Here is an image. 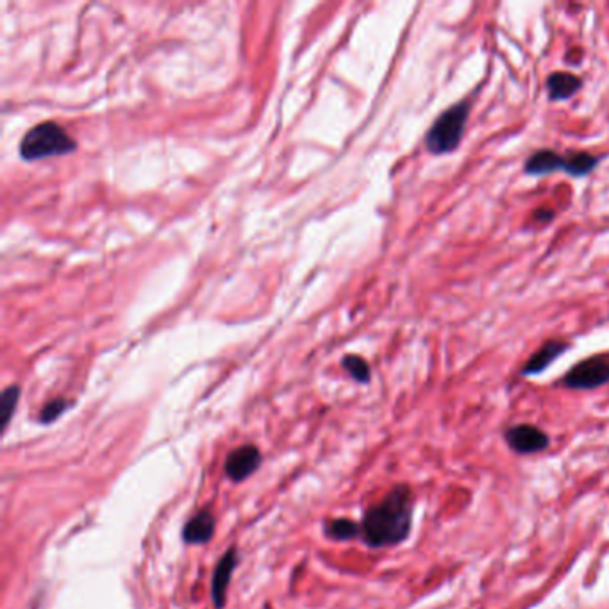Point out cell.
Returning <instances> with one entry per match:
<instances>
[{
  "label": "cell",
  "mask_w": 609,
  "mask_h": 609,
  "mask_svg": "<svg viewBox=\"0 0 609 609\" xmlns=\"http://www.w3.org/2000/svg\"><path fill=\"white\" fill-rule=\"evenodd\" d=\"M533 219L540 224H549L556 219V213L550 208H540L534 211Z\"/></svg>",
  "instance_id": "cell-17"
},
{
  "label": "cell",
  "mask_w": 609,
  "mask_h": 609,
  "mask_svg": "<svg viewBox=\"0 0 609 609\" xmlns=\"http://www.w3.org/2000/svg\"><path fill=\"white\" fill-rule=\"evenodd\" d=\"M504 438H506L508 445L511 447V451H515L518 454L541 453L550 443L549 436L540 427L531 425V423H520V425L509 427L504 433Z\"/></svg>",
  "instance_id": "cell-5"
},
{
  "label": "cell",
  "mask_w": 609,
  "mask_h": 609,
  "mask_svg": "<svg viewBox=\"0 0 609 609\" xmlns=\"http://www.w3.org/2000/svg\"><path fill=\"white\" fill-rule=\"evenodd\" d=\"M472 106L474 102L470 99H461L434 118L423 138L427 153L436 157L456 153L461 147Z\"/></svg>",
  "instance_id": "cell-2"
},
{
  "label": "cell",
  "mask_w": 609,
  "mask_h": 609,
  "mask_svg": "<svg viewBox=\"0 0 609 609\" xmlns=\"http://www.w3.org/2000/svg\"><path fill=\"white\" fill-rule=\"evenodd\" d=\"M547 97L550 102L571 101L582 88V79L572 72H552L545 80Z\"/></svg>",
  "instance_id": "cell-9"
},
{
  "label": "cell",
  "mask_w": 609,
  "mask_h": 609,
  "mask_svg": "<svg viewBox=\"0 0 609 609\" xmlns=\"http://www.w3.org/2000/svg\"><path fill=\"white\" fill-rule=\"evenodd\" d=\"M262 463V453L254 445L238 447L226 463V472L232 481L247 479Z\"/></svg>",
  "instance_id": "cell-7"
},
{
  "label": "cell",
  "mask_w": 609,
  "mask_h": 609,
  "mask_svg": "<svg viewBox=\"0 0 609 609\" xmlns=\"http://www.w3.org/2000/svg\"><path fill=\"white\" fill-rule=\"evenodd\" d=\"M359 531H361V528L347 518H338L327 528V534H331V538H337V540H350V538L358 536Z\"/></svg>",
  "instance_id": "cell-15"
},
{
  "label": "cell",
  "mask_w": 609,
  "mask_h": 609,
  "mask_svg": "<svg viewBox=\"0 0 609 609\" xmlns=\"http://www.w3.org/2000/svg\"><path fill=\"white\" fill-rule=\"evenodd\" d=\"M76 151V142L69 136V133L54 123L43 122L33 127L20 144V154L26 161H37L50 155H63V154Z\"/></svg>",
  "instance_id": "cell-3"
},
{
  "label": "cell",
  "mask_w": 609,
  "mask_h": 609,
  "mask_svg": "<svg viewBox=\"0 0 609 609\" xmlns=\"http://www.w3.org/2000/svg\"><path fill=\"white\" fill-rule=\"evenodd\" d=\"M565 168V155L556 153L552 149H540L534 151L524 163V176L528 177H543L556 172H563Z\"/></svg>",
  "instance_id": "cell-8"
},
{
  "label": "cell",
  "mask_w": 609,
  "mask_h": 609,
  "mask_svg": "<svg viewBox=\"0 0 609 609\" xmlns=\"http://www.w3.org/2000/svg\"><path fill=\"white\" fill-rule=\"evenodd\" d=\"M20 399V388L18 386H9L4 390L2 399H0V417H2V427H7L9 420L13 417L16 404Z\"/></svg>",
  "instance_id": "cell-13"
},
{
  "label": "cell",
  "mask_w": 609,
  "mask_h": 609,
  "mask_svg": "<svg viewBox=\"0 0 609 609\" xmlns=\"http://www.w3.org/2000/svg\"><path fill=\"white\" fill-rule=\"evenodd\" d=\"M413 494L406 485H399L374 504L361 524V534L370 547H390L404 541L413 524Z\"/></svg>",
  "instance_id": "cell-1"
},
{
  "label": "cell",
  "mask_w": 609,
  "mask_h": 609,
  "mask_svg": "<svg viewBox=\"0 0 609 609\" xmlns=\"http://www.w3.org/2000/svg\"><path fill=\"white\" fill-rule=\"evenodd\" d=\"M213 533H215V518L206 509L191 518L183 531V536L188 543H206L211 540Z\"/></svg>",
  "instance_id": "cell-12"
},
{
  "label": "cell",
  "mask_w": 609,
  "mask_h": 609,
  "mask_svg": "<svg viewBox=\"0 0 609 609\" xmlns=\"http://www.w3.org/2000/svg\"><path fill=\"white\" fill-rule=\"evenodd\" d=\"M70 406L69 401L65 399H54L50 401L48 404H45V408L41 410V415H39V422L41 423H50L54 420L58 419L59 415L65 413V410Z\"/></svg>",
  "instance_id": "cell-16"
},
{
  "label": "cell",
  "mask_w": 609,
  "mask_h": 609,
  "mask_svg": "<svg viewBox=\"0 0 609 609\" xmlns=\"http://www.w3.org/2000/svg\"><path fill=\"white\" fill-rule=\"evenodd\" d=\"M609 382V361L603 356H592L579 361L561 379L571 390H595Z\"/></svg>",
  "instance_id": "cell-4"
},
{
  "label": "cell",
  "mask_w": 609,
  "mask_h": 609,
  "mask_svg": "<svg viewBox=\"0 0 609 609\" xmlns=\"http://www.w3.org/2000/svg\"><path fill=\"white\" fill-rule=\"evenodd\" d=\"M236 561H238V556H236L234 549H229L228 552L222 556V560L219 561L215 573H213V601L219 609L224 608V604H226V593H228L232 572L236 569Z\"/></svg>",
  "instance_id": "cell-10"
},
{
  "label": "cell",
  "mask_w": 609,
  "mask_h": 609,
  "mask_svg": "<svg viewBox=\"0 0 609 609\" xmlns=\"http://www.w3.org/2000/svg\"><path fill=\"white\" fill-rule=\"evenodd\" d=\"M343 369L350 374L352 379H356L358 382L370 381V367L359 356H347L343 359Z\"/></svg>",
  "instance_id": "cell-14"
},
{
  "label": "cell",
  "mask_w": 609,
  "mask_h": 609,
  "mask_svg": "<svg viewBox=\"0 0 609 609\" xmlns=\"http://www.w3.org/2000/svg\"><path fill=\"white\" fill-rule=\"evenodd\" d=\"M563 155H565L563 174L571 176L573 179L588 177L606 157V155H593V154L584 153V151H571Z\"/></svg>",
  "instance_id": "cell-11"
},
{
  "label": "cell",
  "mask_w": 609,
  "mask_h": 609,
  "mask_svg": "<svg viewBox=\"0 0 609 609\" xmlns=\"http://www.w3.org/2000/svg\"><path fill=\"white\" fill-rule=\"evenodd\" d=\"M571 348V343L561 342V340H549L543 343L533 356L526 361V365L520 370V376L524 378H531V376H538L543 374L554 361H558V358H561L567 350Z\"/></svg>",
  "instance_id": "cell-6"
}]
</instances>
